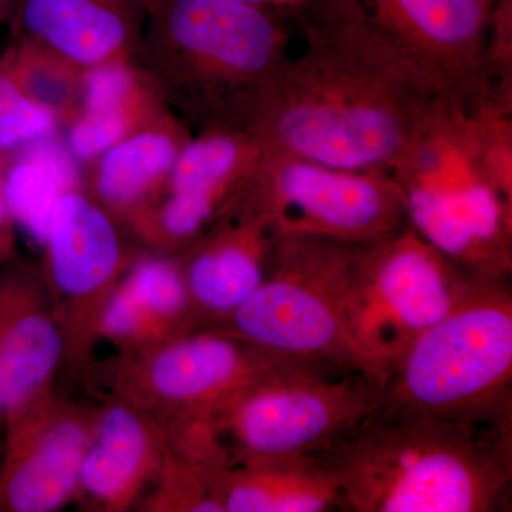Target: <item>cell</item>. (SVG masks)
<instances>
[{"instance_id":"obj_6","label":"cell","mask_w":512,"mask_h":512,"mask_svg":"<svg viewBox=\"0 0 512 512\" xmlns=\"http://www.w3.org/2000/svg\"><path fill=\"white\" fill-rule=\"evenodd\" d=\"M380 406L463 414L511 409L510 278H474L387 372Z\"/></svg>"},{"instance_id":"obj_18","label":"cell","mask_w":512,"mask_h":512,"mask_svg":"<svg viewBox=\"0 0 512 512\" xmlns=\"http://www.w3.org/2000/svg\"><path fill=\"white\" fill-rule=\"evenodd\" d=\"M164 451L156 421L126 400L111 397L97 407L73 501L90 511L138 510Z\"/></svg>"},{"instance_id":"obj_30","label":"cell","mask_w":512,"mask_h":512,"mask_svg":"<svg viewBox=\"0 0 512 512\" xmlns=\"http://www.w3.org/2000/svg\"><path fill=\"white\" fill-rule=\"evenodd\" d=\"M0 456H2V453H0Z\"/></svg>"},{"instance_id":"obj_3","label":"cell","mask_w":512,"mask_h":512,"mask_svg":"<svg viewBox=\"0 0 512 512\" xmlns=\"http://www.w3.org/2000/svg\"><path fill=\"white\" fill-rule=\"evenodd\" d=\"M130 62L194 134L251 131L291 59L293 22L245 0H141Z\"/></svg>"},{"instance_id":"obj_25","label":"cell","mask_w":512,"mask_h":512,"mask_svg":"<svg viewBox=\"0 0 512 512\" xmlns=\"http://www.w3.org/2000/svg\"><path fill=\"white\" fill-rule=\"evenodd\" d=\"M487 67L498 93L512 100V0H497L491 8Z\"/></svg>"},{"instance_id":"obj_24","label":"cell","mask_w":512,"mask_h":512,"mask_svg":"<svg viewBox=\"0 0 512 512\" xmlns=\"http://www.w3.org/2000/svg\"><path fill=\"white\" fill-rule=\"evenodd\" d=\"M59 127L56 114L37 103L0 67V153L16 154L39 138L57 133Z\"/></svg>"},{"instance_id":"obj_16","label":"cell","mask_w":512,"mask_h":512,"mask_svg":"<svg viewBox=\"0 0 512 512\" xmlns=\"http://www.w3.org/2000/svg\"><path fill=\"white\" fill-rule=\"evenodd\" d=\"M66 338L42 272L13 266L0 275V431L56 386Z\"/></svg>"},{"instance_id":"obj_27","label":"cell","mask_w":512,"mask_h":512,"mask_svg":"<svg viewBox=\"0 0 512 512\" xmlns=\"http://www.w3.org/2000/svg\"><path fill=\"white\" fill-rule=\"evenodd\" d=\"M245 2L254 3V5L265 6V8L275 9L278 12L285 13L289 18L311 5L313 0H245Z\"/></svg>"},{"instance_id":"obj_1","label":"cell","mask_w":512,"mask_h":512,"mask_svg":"<svg viewBox=\"0 0 512 512\" xmlns=\"http://www.w3.org/2000/svg\"><path fill=\"white\" fill-rule=\"evenodd\" d=\"M292 22L305 50L272 84L252 133L268 150L390 173L441 94L377 39L350 0H313Z\"/></svg>"},{"instance_id":"obj_28","label":"cell","mask_w":512,"mask_h":512,"mask_svg":"<svg viewBox=\"0 0 512 512\" xmlns=\"http://www.w3.org/2000/svg\"><path fill=\"white\" fill-rule=\"evenodd\" d=\"M18 0H0V23L8 22Z\"/></svg>"},{"instance_id":"obj_21","label":"cell","mask_w":512,"mask_h":512,"mask_svg":"<svg viewBox=\"0 0 512 512\" xmlns=\"http://www.w3.org/2000/svg\"><path fill=\"white\" fill-rule=\"evenodd\" d=\"M222 512L340 511L338 484L313 454L214 467Z\"/></svg>"},{"instance_id":"obj_2","label":"cell","mask_w":512,"mask_h":512,"mask_svg":"<svg viewBox=\"0 0 512 512\" xmlns=\"http://www.w3.org/2000/svg\"><path fill=\"white\" fill-rule=\"evenodd\" d=\"M313 456L338 484L340 511L511 510L512 407L463 414L379 406Z\"/></svg>"},{"instance_id":"obj_11","label":"cell","mask_w":512,"mask_h":512,"mask_svg":"<svg viewBox=\"0 0 512 512\" xmlns=\"http://www.w3.org/2000/svg\"><path fill=\"white\" fill-rule=\"evenodd\" d=\"M255 190L284 237L363 245L409 225L389 173L342 170L266 148Z\"/></svg>"},{"instance_id":"obj_5","label":"cell","mask_w":512,"mask_h":512,"mask_svg":"<svg viewBox=\"0 0 512 512\" xmlns=\"http://www.w3.org/2000/svg\"><path fill=\"white\" fill-rule=\"evenodd\" d=\"M389 174L431 247L467 274L511 278L512 201L485 174L473 114L437 97Z\"/></svg>"},{"instance_id":"obj_9","label":"cell","mask_w":512,"mask_h":512,"mask_svg":"<svg viewBox=\"0 0 512 512\" xmlns=\"http://www.w3.org/2000/svg\"><path fill=\"white\" fill-rule=\"evenodd\" d=\"M308 360L276 355L228 330L204 326L119 356L114 396L156 421L202 416L245 387Z\"/></svg>"},{"instance_id":"obj_7","label":"cell","mask_w":512,"mask_h":512,"mask_svg":"<svg viewBox=\"0 0 512 512\" xmlns=\"http://www.w3.org/2000/svg\"><path fill=\"white\" fill-rule=\"evenodd\" d=\"M356 247L281 235L262 284L212 328L276 355L377 372L349 335L346 301Z\"/></svg>"},{"instance_id":"obj_4","label":"cell","mask_w":512,"mask_h":512,"mask_svg":"<svg viewBox=\"0 0 512 512\" xmlns=\"http://www.w3.org/2000/svg\"><path fill=\"white\" fill-rule=\"evenodd\" d=\"M386 375L309 363L265 377L202 416L174 426L181 451L207 466L313 454L382 403Z\"/></svg>"},{"instance_id":"obj_23","label":"cell","mask_w":512,"mask_h":512,"mask_svg":"<svg viewBox=\"0 0 512 512\" xmlns=\"http://www.w3.org/2000/svg\"><path fill=\"white\" fill-rule=\"evenodd\" d=\"M138 510L222 512L214 493V467L188 460L165 444L163 463Z\"/></svg>"},{"instance_id":"obj_31","label":"cell","mask_w":512,"mask_h":512,"mask_svg":"<svg viewBox=\"0 0 512 512\" xmlns=\"http://www.w3.org/2000/svg\"><path fill=\"white\" fill-rule=\"evenodd\" d=\"M140 2H141V0H140Z\"/></svg>"},{"instance_id":"obj_22","label":"cell","mask_w":512,"mask_h":512,"mask_svg":"<svg viewBox=\"0 0 512 512\" xmlns=\"http://www.w3.org/2000/svg\"><path fill=\"white\" fill-rule=\"evenodd\" d=\"M2 188L13 224L45 248L60 200L66 192L84 191V178L57 131L16 153Z\"/></svg>"},{"instance_id":"obj_19","label":"cell","mask_w":512,"mask_h":512,"mask_svg":"<svg viewBox=\"0 0 512 512\" xmlns=\"http://www.w3.org/2000/svg\"><path fill=\"white\" fill-rule=\"evenodd\" d=\"M192 133L170 110L89 164L84 192L119 224L154 200Z\"/></svg>"},{"instance_id":"obj_8","label":"cell","mask_w":512,"mask_h":512,"mask_svg":"<svg viewBox=\"0 0 512 512\" xmlns=\"http://www.w3.org/2000/svg\"><path fill=\"white\" fill-rule=\"evenodd\" d=\"M478 276L461 271L410 225L357 245L346 301L350 339L387 375L397 360L458 301Z\"/></svg>"},{"instance_id":"obj_17","label":"cell","mask_w":512,"mask_h":512,"mask_svg":"<svg viewBox=\"0 0 512 512\" xmlns=\"http://www.w3.org/2000/svg\"><path fill=\"white\" fill-rule=\"evenodd\" d=\"M143 20L140 0H18L8 23L18 45L84 74L130 62Z\"/></svg>"},{"instance_id":"obj_26","label":"cell","mask_w":512,"mask_h":512,"mask_svg":"<svg viewBox=\"0 0 512 512\" xmlns=\"http://www.w3.org/2000/svg\"><path fill=\"white\" fill-rule=\"evenodd\" d=\"M13 249V221L10 218L5 197H3L2 175H0V264L5 262L12 254Z\"/></svg>"},{"instance_id":"obj_10","label":"cell","mask_w":512,"mask_h":512,"mask_svg":"<svg viewBox=\"0 0 512 512\" xmlns=\"http://www.w3.org/2000/svg\"><path fill=\"white\" fill-rule=\"evenodd\" d=\"M377 39L471 114H512L487 67L484 0H350Z\"/></svg>"},{"instance_id":"obj_20","label":"cell","mask_w":512,"mask_h":512,"mask_svg":"<svg viewBox=\"0 0 512 512\" xmlns=\"http://www.w3.org/2000/svg\"><path fill=\"white\" fill-rule=\"evenodd\" d=\"M165 110L133 63L106 64L83 74L79 106L63 140L77 163L89 164Z\"/></svg>"},{"instance_id":"obj_14","label":"cell","mask_w":512,"mask_h":512,"mask_svg":"<svg viewBox=\"0 0 512 512\" xmlns=\"http://www.w3.org/2000/svg\"><path fill=\"white\" fill-rule=\"evenodd\" d=\"M96 412L55 386L6 424L0 511L53 512L72 503Z\"/></svg>"},{"instance_id":"obj_15","label":"cell","mask_w":512,"mask_h":512,"mask_svg":"<svg viewBox=\"0 0 512 512\" xmlns=\"http://www.w3.org/2000/svg\"><path fill=\"white\" fill-rule=\"evenodd\" d=\"M279 237L254 183L210 231L177 256L202 328L220 325L258 289Z\"/></svg>"},{"instance_id":"obj_29","label":"cell","mask_w":512,"mask_h":512,"mask_svg":"<svg viewBox=\"0 0 512 512\" xmlns=\"http://www.w3.org/2000/svg\"><path fill=\"white\" fill-rule=\"evenodd\" d=\"M495 2L497 0H484L485 5L490 6V8H493Z\"/></svg>"},{"instance_id":"obj_13","label":"cell","mask_w":512,"mask_h":512,"mask_svg":"<svg viewBox=\"0 0 512 512\" xmlns=\"http://www.w3.org/2000/svg\"><path fill=\"white\" fill-rule=\"evenodd\" d=\"M117 224L87 192H66L43 248L42 275L66 338L69 365L89 357L101 308L136 258Z\"/></svg>"},{"instance_id":"obj_12","label":"cell","mask_w":512,"mask_h":512,"mask_svg":"<svg viewBox=\"0 0 512 512\" xmlns=\"http://www.w3.org/2000/svg\"><path fill=\"white\" fill-rule=\"evenodd\" d=\"M266 147L251 131L212 128L194 134L163 190L123 222L148 251H187L251 190Z\"/></svg>"}]
</instances>
